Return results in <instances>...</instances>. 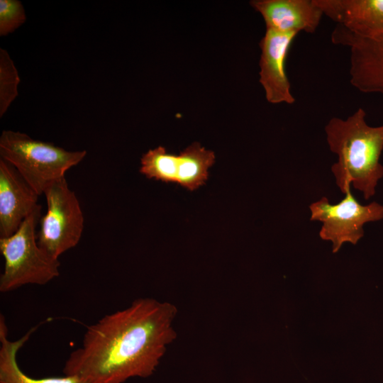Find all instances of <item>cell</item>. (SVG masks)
<instances>
[{
    "mask_svg": "<svg viewBox=\"0 0 383 383\" xmlns=\"http://www.w3.org/2000/svg\"><path fill=\"white\" fill-rule=\"evenodd\" d=\"M176 307L143 298L88 326L82 345L65 361L63 373L87 383H124L150 377L175 339Z\"/></svg>",
    "mask_w": 383,
    "mask_h": 383,
    "instance_id": "cell-1",
    "label": "cell"
},
{
    "mask_svg": "<svg viewBox=\"0 0 383 383\" xmlns=\"http://www.w3.org/2000/svg\"><path fill=\"white\" fill-rule=\"evenodd\" d=\"M362 108L345 120L333 117L325 126L326 140L338 161L331 167L335 182L343 194L353 186L365 200L376 192L383 177L379 159L383 150V125L370 126Z\"/></svg>",
    "mask_w": 383,
    "mask_h": 383,
    "instance_id": "cell-2",
    "label": "cell"
},
{
    "mask_svg": "<svg viewBox=\"0 0 383 383\" xmlns=\"http://www.w3.org/2000/svg\"><path fill=\"white\" fill-rule=\"evenodd\" d=\"M86 150L69 151L26 133L4 130L0 137L1 158L11 164L39 194L78 165Z\"/></svg>",
    "mask_w": 383,
    "mask_h": 383,
    "instance_id": "cell-3",
    "label": "cell"
},
{
    "mask_svg": "<svg viewBox=\"0 0 383 383\" xmlns=\"http://www.w3.org/2000/svg\"><path fill=\"white\" fill-rule=\"evenodd\" d=\"M41 217L39 204L15 233L0 238V251L4 259L1 292L27 284L44 285L59 276V259L50 255L37 242L36 228Z\"/></svg>",
    "mask_w": 383,
    "mask_h": 383,
    "instance_id": "cell-4",
    "label": "cell"
},
{
    "mask_svg": "<svg viewBox=\"0 0 383 383\" xmlns=\"http://www.w3.org/2000/svg\"><path fill=\"white\" fill-rule=\"evenodd\" d=\"M44 194L47 211L40 220L37 242L50 255L59 259L78 244L84 229V216L65 177L52 183Z\"/></svg>",
    "mask_w": 383,
    "mask_h": 383,
    "instance_id": "cell-5",
    "label": "cell"
},
{
    "mask_svg": "<svg viewBox=\"0 0 383 383\" xmlns=\"http://www.w3.org/2000/svg\"><path fill=\"white\" fill-rule=\"evenodd\" d=\"M345 197L331 204L326 196L309 206L311 221L322 223L319 236L332 243L333 252H337L345 243L353 245L364 236V226L383 219V205L372 201L362 205L348 188Z\"/></svg>",
    "mask_w": 383,
    "mask_h": 383,
    "instance_id": "cell-6",
    "label": "cell"
},
{
    "mask_svg": "<svg viewBox=\"0 0 383 383\" xmlns=\"http://www.w3.org/2000/svg\"><path fill=\"white\" fill-rule=\"evenodd\" d=\"M215 154L199 143L187 147L179 155L167 153L162 146L149 150L140 159V172L148 179L174 182L190 191L204 184Z\"/></svg>",
    "mask_w": 383,
    "mask_h": 383,
    "instance_id": "cell-7",
    "label": "cell"
},
{
    "mask_svg": "<svg viewBox=\"0 0 383 383\" xmlns=\"http://www.w3.org/2000/svg\"><path fill=\"white\" fill-rule=\"evenodd\" d=\"M331 40L350 49V84L364 93L383 94V34L361 37L338 25Z\"/></svg>",
    "mask_w": 383,
    "mask_h": 383,
    "instance_id": "cell-8",
    "label": "cell"
},
{
    "mask_svg": "<svg viewBox=\"0 0 383 383\" xmlns=\"http://www.w3.org/2000/svg\"><path fill=\"white\" fill-rule=\"evenodd\" d=\"M296 33H284L266 29L260 42V82L267 101L292 104L295 98L285 70V61Z\"/></svg>",
    "mask_w": 383,
    "mask_h": 383,
    "instance_id": "cell-9",
    "label": "cell"
},
{
    "mask_svg": "<svg viewBox=\"0 0 383 383\" xmlns=\"http://www.w3.org/2000/svg\"><path fill=\"white\" fill-rule=\"evenodd\" d=\"M39 196L11 164L0 157V238L18 231L39 205Z\"/></svg>",
    "mask_w": 383,
    "mask_h": 383,
    "instance_id": "cell-10",
    "label": "cell"
},
{
    "mask_svg": "<svg viewBox=\"0 0 383 383\" xmlns=\"http://www.w3.org/2000/svg\"><path fill=\"white\" fill-rule=\"evenodd\" d=\"M250 4L263 17L266 29L284 33H313L323 15L316 0H253Z\"/></svg>",
    "mask_w": 383,
    "mask_h": 383,
    "instance_id": "cell-11",
    "label": "cell"
},
{
    "mask_svg": "<svg viewBox=\"0 0 383 383\" xmlns=\"http://www.w3.org/2000/svg\"><path fill=\"white\" fill-rule=\"evenodd\" d=\"M323 15L353 34H383V0H316Z\"/></svg>",
    "mask_w": 383,
    "mask_h": 383,
    "instance_id": "cell-12",
    "label": "cell"
},
{
    "mask_svg": "<svg viewBox=\"0 0 383 383\" xmlns=\"http://www.w3.org/2000/svg\"><path fill=\"white\" fill-rule=\"evenodd\" d=\"M38 326L21 338L12 341L4 316H0V383H87L74 375L33 378L24 373L17 362V353L28 341Z\"/></svg>",
    "mask_w": 383,
    "mask_h": 383,
    "instance_id": "cell-13",
    "label": "cell"
},
{
    "mask_svg": "<svg viewBox=\"0 0 383 383\" xmlns=\"http://www.w3.org/2000/svg\"><path fill=\"white\" fill-rule=\"evenodd\" d=\"M20 77L8 52L0 49V116L6 112L18 95Z\"/></svg>",
    "mask_w": 383,
    "mask_h": 383,
    "instance_id": "cell-14",
    "label": "cell"
},
{
    "mask_svg": "<svg viewBox=\"0 0 383 383\" xmlns=\"http://www.w3.org/2000/svg\"><path fill=\"white\" fill-rule=\"evenodd\" d=\"M26 21L25 9L18 0L0 1V35L13 33Z\"/></svg>",
    "mask_w": 383,
    "mask_h": 383,
    "instance_id": "cell-15",
    "label": "cell"
}]
</instances>
